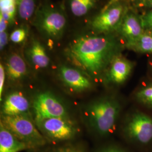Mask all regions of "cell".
<instances>
[{"label":"cell","instance_id":"8fae6325","mask_svg":"<svg viewBox=\"0 0 152 152\" xmlns=\"http://www.w3.org/2000/svg\"><path fill=\"white\" fill-rule=\"evenodd\" d=\"M132 65L126 59L117 56L110 64L107 78L108 81L120 85L124 83L130 76Z\"/></svg>","mask_w":152,"mask_h":152},{"label":"cell","instance_id":"4fadbf2b","mask_svg":"<svg viewBox=\"0 0 152 152\" xmlns=\"http://www.w3.org/2000/svg\"><path fill=\"white\" fill-rule=\"evenodd\" d=\"M28 60L37 69H44L49 66L50 58L44 45L33 39L26 51Z\"/></svg>","mask_w":152,"mask_h":152},{"label":"cell","instance_id":"9c48e42d","mask_svg":"<svg viewBox=\"0 0 152 152\" xmlns=\"http://www.w3.org/2000/svg\"><path fill=\"white\" fill-rule=\"evenodd\" d=\"M124 10V7L120 4H109L94 18L91 27L98 32H106L113 29L122 22Z\"/></svg>","mask_w":152,"mask_h":152},{"label":"cell","instance_id":"7c38bea8","mask_svg":"<svg viewBox=\"0 0 152 152\" xmlns=\"http://www.w3.org/2000/svg\"><path fill=\"white\" fill-rule=\"evenodd\" d=\"M6 74L9 80L15 82L24 78L27 73V66L23 58L18 53H12L6 62Z\"/></svg>","mask_w":152,"mask_h":152},{"label":"cell","instance_id":"83f0119b","mask_svg":"<svg viewBox=\"0 0 152 152\" xmlns=\"http://www.w3.org/2000/svg\"><path fill=\"white\" fill-rule=\"evenodd\" d=\"M150 4H151V6L152 7V0H150Z\"/></svg>","mask_w":152,"mask_h":152},{"label":"cell","instance_id":"e0dca14e","mask_svg":"<svg viewBox=\"0 0 152 152\" xmlns=\"http://www.w3.org/2000/svg\"><path fill=\"white\" fill-rule=\"evenodd\" d=\"M0 15L9 24L14 22L17 9V0H0Z\"/></svg>","mask_w":152,"mask_h":152},{"label":"cell","instance_id":"ac0fdd59","mask_svg":"<svg viewBox=\"0 0 152 152\" xmlns=\"http://www.w3.org/2000/svg\"><path fill=\"white\" fill-rule=\"evenodd\" d=\"M35 0H17V9L19 18L24 20L29 19L34 12Z\"/></svg>","mask_w":152,"mask_h":152},{"label":"cell","instance_id":"6da1fadb","mask_svg":"<svg viewBox=\"0 0 152 152\" xmlns=\"http://www.w3.org/2000/svg\"><path fill=\"white\" fill-rule=\"evenodd\" d=\"M119 45L107 36H86L70 45L68 55L81 70L91 78H98L118 56Z\"/></svg>","mask_w":152,"mask_h":152},{"label":"cell","instance_id":"7a4b0ae2","mask_svg":"<svg viewBox=\"0 0 152 152\" xmlns=\"http://www.w3.org/2000/svg\"><path fill=\"white\" fill-rule=\"evenodd\" d=\"M120 109V103L115 99L105 96L89 104L85 115L89 127L99 134L105 135L114 128Z\"/></svg>","mask_w":152,"mask_h":152},{"label":"cell","instance_id":"d4e9b609","mask_svg":"<svg viewBox=\"0 0 152 152\" xmlns=\"http://www.w3.org/2000/svg\"><path fill=\"white\" fill-rule=\"evenodd\" d=\"M9 23L5 19L0 15V32H5L7 28Z\"/></svg>","mask_w":152,"mask_h":152},{"label":"cell","instance_id":"ba28073f","mask_svg":"<svg viewBox=\"0 0 152 152\" xmlns=\"http://www.w3.org/2000/svg\"><path fill=\"white\" fill-rule=\"evenodd\" d=\"M58 75L64 85L73 92H84L92 87L91 78L81 70L61 65Z\"/></svg>","mask_w":152,"mask_h":152},{"label":"cell","instance_id":"30bf717a","mask_svg":"<svg viewBox=\"0 0 152 152\" xmlns=\"http://www.w3.org/2000/svg\"><path fill=\"white\" fill-rule=\"evenodd\" d=\"M30 103L23 94L19 91L10 93L5 98L1 107V115L15 116L29 114Z\"/></svg>","mask_w":152,"mask_h":152},{"label":"cell","instance_id":"52a82bcc","mask_svg":"<svg viewBox=\"0 0 152 152\" xmlns=\"http://www.w3.org/2000/svg\"><path fill=\"white\" fill-rule=\"evenodd\" d=\"M127 135L134 140L147 144L152 140V118L141 112L131 115L125 127Z\"/></svg>","mask_w":152,"mask_h":152},{"label":"cell","instance_id":"5b68a950","mask_svg":"<svg viewBox=\"0 0 152 152\" xmlns=\"http://www.w3.org/2000/svg\"><path fill=\"white\" fill-rule=\"evenodd\" d=\"M34 25L44 36L52 39L61 37L65 29L66 20L59 10L44 6L36 12Z\"/></svg>","mask_w":152,"mask_h":152},{"label":"cell","instance_id":"ffe728a7","mask_svg":"<svg viewBox=\"0 0 152 152\" xmlns=\"http://www.w3.org/2000/svg\"><path fill=\"white\" fill-rule=\"evenodd\" d=\"M136 96L140 102L152 107V85L142 88L137 92Z\"/></svg>","mask_w":152,"mask_h":152},{"label":"cell","instance_id":"8992f818","mask_svg":"<svg viewBox=\"0 0 152 152\" xmlns=\"http://www.w3.org/2000/svg\"><path fill=\"white\" fill-rule=\"evenodd\" d=\"M34 121L54 117H69L64 105L49 91L39 92L32 103Z\"/></svg>","mask_w":152,"mask_h":152},{"label":"cell","instance_id":"5bb4252c","mask_svg":"<svg viewBox=\"0 0 152 152\" xmlns=\"http://www.w3.org/2000/svg\"><path fill=\"white\" fill-rule=\"evenodd\" d=\"M120 32L127 41V45L134 42L142 35L141 24L132 14L126 15L120 24Z\"/></svg>","mask_w":152,"mask_h":152},{"label":"cell","instance_id":"484cf974","mask_svg":"<svg viewBox=\"0 0 152 152\" xmlns=\"http://www.w3.org/2000/svg\"><path fill=\"white\" fill-rule=\"evenodd\" d=\"M144 22L147 27L152 29V11L145 16Z\"/></svg>","mask_w":152,"mask_h":152},{"label":"cell","instance_id":"4316f807","mask_svg":"<svg viewBox=\"0 0 152 152\" xmlns=\"http://www.w3.org/2000/svg\"><path fill=\"white\" fill-rule=\"evenodd\" d=\"M103 152H122L121 151H120L118 149H113V148H110V149H106L105 151H104Z\"/></svg>","mask_w":152,"mask_h":152},{"label":"cell","instance_id":"277c9868","mask_svg":"<svg viewBox=\"0 0 152 152\" xmlns=\"http://www.w3.org/2000/svg\"><path fill=\"white\" fill-rule=\"evenodd\" d=\"M34 122L46 139L56 142L71 140L79 131L76 123L69 117L46 118Z\"/></svg>","mask_w":152,"mask_h":152},{"label":"cell","instance_id":"9a60e30c","mask_svg":"<svg viewBox=\"0 0 152 152\" xmlns=\"http://www.w3.org/2000/svg\"><path fill=\"white\" fill-rule=\"evenodd\" d=\"M29 148L0 123V152H19Z\"/></svg>","mask_w":152,"mask_h":152},{"label":"cell","instance_id":"f1b7e54d","mask_svg":"<svg viewBox=\"0 0 152 152\" xmlns=\"http://www.w3.org/2000/svg\"><path fill=\"white\" fill-rule=\"evenodd\" d=\"M140 1H141L142 2H145L146 0H140Z\"/></svg>","mask_w":152,"mask_h":152},{"label":"cell","instance_id":"603a6c76","mask_svg":"<svg viewBox=\"0 0 152 152\" xmlns=\"http://www.w3.org/2000/svg\"><path fill=\"white\" fill-rule=\"evenodd\" d=\"M55 152H83V151L79 147L69 145L60 148Z\"/></svg>","mask_w":152,"mask_h":152},{"label":"cell","instance_id":"44dd1931","mask_svg":"<svg viewBox=\"0 0 152 152\" xmlns=\"http://www.w3.org/2000/svg\"><path fill=\"white\" fill-rule=\"evenodd\" d=\"M27 32L23 28H19L14 31L10 36V40L14 43H21L26 38Z\"/></svg>","mask_w":152,"mask_h":152},{"label":"cell","instance_id":"cb8c5ba5","mask_svg":"<svg viewBox=\"0 0 152 152\" xmlns=\"http://www.w3.org/2000/svg\"><path fill=\"white\" fill-rule=\"evenodd\" d=\"M8 42V34L6 31L0 32V49L2 51Z\"/></svg>","mask_w":152,"mask_h":152},{"label":"cell","instance_id":"d6986e66","mask_svg":"<svg viewBox=\"0 0 152 152\" xmlns=\"http://www.w3.org/2000/svg\"><path fill=\"white\" fill-rule=\"evenodd\" d=\"M128 46L132 49L142 53H152V36L142 34Z\"/></svg>","mask_w":152,"mask_h":152},{"label":"cell","instance_id":"7402d4cb","mask_svg":"<svg viewBox=\"0 0 152 152\" xmlns=\"http://www.w3.org/2000/svg\"><path fill=\"white\" fill-rule=\"evenodd\" d=\"M6 74L5 68V66L2 63L0 64V100H2V96L4 90V86L5 83Z\"/></svg>","mask_w":152,"mask_h":152},{"label":"cell","instance_id":"2e32d148","mask_svg":"<svg viewBox=\"0 0 152 152\" xmlns=\"http://www.w3.org/2000/svg\"><path fill=\"white\" fill-rule=\"evenodd\" d=\"M96 1V0H70V10L75 16H84L94 7Z\"/></svg>","mask_w":152,"mask_h":152},{"label":"cell","instance_id":"3957f363","mask_svg":"<svg viewBox=\"0 0 152 152\" xmlns=\"http://www.w3.org/2000/svg\"><path fill=\"white\" fill-rule=\"evenodd\" d=\"M1 124L30 148L42 147L46 139L38 130L29 114L1 115Z\"/></svg>","mask_w":152,"mask_h":152}]
</instances>
